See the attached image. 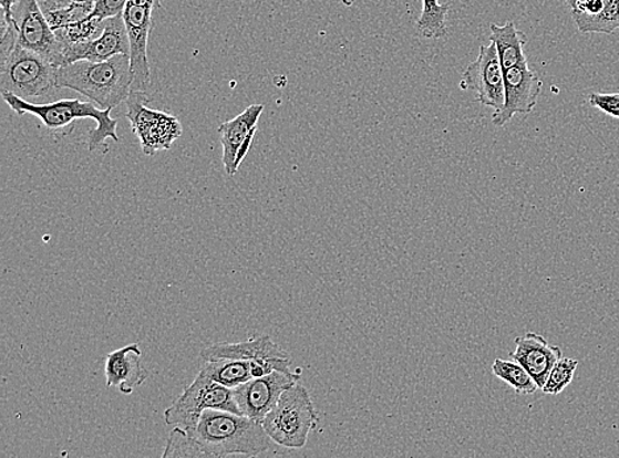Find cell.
I'll return each mask as SVG.
<instances>
[{
  "instance_id": "7",
  "label": "cell",
  "mask_w": 619,
  "mask_h": 458,
  "mask_svg": "<svg viewBox=\"0 0 619 458\" xmlns=\"http://www.w3.org/2000/svg\"><path fill=\"white\" fill-rule=\"evenodd\" d=\"M148 101L146 92H131L126 101V118L141 142L143 153L153 156L168 152L183 135V126L176 116L149 108Z\"/></svg>"
},
{
  "instance_id": "16",
  "label": "cell",
  "mask_w": 619,
  "mask_h": 458,
  "mask_svg": "<svg viewBox=\"0 0 619 458\" xmlns=\"http://www.w3.org/2000/svg\"><path fill=\"white\" fill-rule=\"evenodd\" d=\"M107 387H118L120 392L131 395L136 387L148 379V372L142 366V352L136 343L107 354L105 361Z\"/></svg>"
},
{
  "instance_id": "8",
  "label": "cell",
  "mask_w": 619,
  "mask_h": 458,
  "mask_svg": "<svg viewBox=\"0 0 619 458\" xmlns=\"http://www.w3.org/2000/svg\"><path fill=\"white\" fill-rule=\"evenodd\" d=\"M461 91L476 94L481 105L501 112L505 106V72L497 48L492 43L481 45L478 58L466 67L460 81Z\"/></svg>"
},
{
  "instance_id": "17",
  "label": "cell",
  "mask_w": 619,
  "mask_h": 458,
  "mask_svg": "<svg viewBox=\"0 0 619 458\" xmlns=\"http://www.w3.org/2000/svg\"><path fill=\"white\" fill-rule=\"evenodd\" d=\"M204 362L217 360H268L288 358L287 353L271 337L259 336L243 341V343L215 344L202 352Z\"/></svg>"
},
{
  "instance_id": "26",
  "label": "cell",
  "mask_w": 619,
  "mask_h": 458,
  "mask_svg": "<svg viewBox=\"0 0 619 458\" xmlns=\"http://www.w3.org/2000/svg\"><path fill=\"white\" fill-rule=\"evenodd\" d=\"M590 106L619 121V93H590Z\"/></svg>"
},
{
  "instance_id": "25",
  "label": "cell",
  "mask_w": 619,
  "mask_h": 458,
  "mask_svg": "<svg viewBox=\"0 0 619 458\" xmlns=\"http://www.w3.org/2000/svg\"><path fill=\"white\" fill-rule=\"evenodd\" d=\"M579 366V361L561 357L556 362L551 373L543 386V393L547 395H559L566 389L575 377V372Z\"/></svg>"
},
{
  "instance_id": "22",
  "label": "cell",
  "mask_w": 619,
  "mask_h": 458,
  "mask_svg": "<svg viewBox=\"0 0 619 458\" xmlns=\"http://www.w3.org/2000/svg\"><path fill=\"white\" fill-rule=\"evenodd\" d=\"M105 22L106 20L87 15L54 32H56L60 44L64 50L66 46L86 43V41L97 39L103 32V29H105Z\"/></svg>"
},
{
  "instance_id": "5",
  "label": "cell",
  "mask_w": 619,
  "mask_h": 458,
  "mask_svg": "<svg viewBox=\"0 0 619 458\" xmlns=\"http://www.w3.org/2000/svg\"><path fill=\"white\" fill-rule=\"evenodd\" d=\"M0 89L23 100L41 97L58 89V66L17 43L0 53Z\"/></svg>"
},
{
  "instance_id": "27",
  "label": "cell",
  "mask_w": 619,
  "mask_h": 458,
  "mask_svg": "<svg viewBox=\"0 0 619 458\" xmlns=\"http://www.w3.org/2000/svg\"><path fill=\"white\" fill-rule=\"evenodd\" d=\"M128 0H94L93 9L89 17L106 20L109 18L122 17Z\"/></svg>"
},
{
  "instance_id": "20",
  "label": "cell",
  "mask_w": 619,
  "mask_h": 458,
  "mask_svg": "<svg viewBox=\"0 0 619 458\" xmlns=\"http://www.w3.org/2000/svg\"><path fill=\"white\" fill-rule=\"evenodd\" d=\"M423 10L416 20L419 35L425 39H443L448 33L446 18L450 6L439 3V0H422Z\"/></svg>"
},
{
  "instance_id": "11",
  "label": "cell",
  "mask_w": 619,
  "mask_h": 458,
  "mask_svg": "<svg viewBox=\"0 0 619 458\" xmlns=\"http://www.w3.org/2000/svg\"><path fill=\"white\" fill-rule=\"evenodd\" d=\"M505 72V106L494 112V126L505 127L517 114L534 112L541 94L543 81L528 63H523Z\"/></svg>"
},
{
  "instance_id": "23",
  "label": "cell",
  "mask_w": 619,
  "mask_h": 458,
  "mask_svg": "<svg viewBox=\"0 0 619 458\" xmlns=\"http://www.w3.org/2000/svg\"><path fill=\"white\" fill-rule=\"evenodd\" d=\"M172 457H209L202 444L187 430L175 427L169 434L163 458Z\"/></svg>"
},
{
  "instance_id": "29",
  "label": "cell",
  "mask_w": 619,
  "mask_h": 458,
  "mask_svg": "<svg viewBox=\"0 0 619 458\" xmlns=\"http://www.w3.org/2000/svg\"><path fill=\"white\" fill-rule=\"evenodd\" d=\"M18 3V0H0L3 10V22L10 25H16V19L12 15L13 6Z\"/></svg>"
},
{
  "instance_id": "31",
  "label": "cell",
  "mask_w": 619,
  "mask_h": 458,
  "mask_svg": "<svg viewBox=\"0 0 619 458\" xmlns=\"http://www.w3.org/2000/svg\"><path fill=\"white\" fill-rule=\"evenodd\" d=\"M341 3L345 7H352L355 3V0H341Z\"/></svg>"
},
{
  "instance_id": "14",
  "label": "cell",
  "mask_w": 619,
  "mask_h": 458,
  "mask_svg": "<svg viewBox=\"0 0 619 458\" xmlns=\"http://www.w3.org/2000/svg\"><path fill=\"white\" fill-rule=\"evenodd\" d=\"M118 54H130V40L123 17L106 19L105 29L97 39L64 48L60 66L82 60L100 63Z\"/></svg>"
},
{
  "instance_id": "2",
  "label": "cell",
  "mask_w": 619,
  "mask_h": 458,
  "mask_svg": "<svg viewBox=\"0 0 619 458\" xmlns=\"http://www.w3.org/2000/svg\"><path fill=\"white\" fill-rule=\"evenodd\" d=\"M209 457H256L271 447L264 424L229 412L206 409L194 433Z\"/></svg>"
},
{
  "instance_id": "18",
  "label": "cell",
  "mask_w": 619,
  "mask_h": 458,
  "mask_svg": "<svg viewBox=\"0 0 619 458\" xmlns=\"http://www.w3.org/2000/svg\"><path fill=\"white\" fill-rule=\"evenodd\" d=\"M491 41L497 48L499 61L504 71L515 65L528 63L525 46L526 33L518 30L514 22L504 25H491Z\"/></svg>"
},
{
  "instance_id": "4",
  "label": "cell",
  "mask_w": 619,
  "mask_h": 458,
  "mask_svg": "<svg viewBox=\"0 0 619 458\" xmlns=\"http://www.w3.org/2000/svg\"><path fill=\"white\" fill-rule=\"evenodd\" d=\"M261 424L278 446L300 449L306 447L309 434L318 427L319 414L308 389L298 382L281 394L278 405Z\"/></svg>"
},
{
  "instance_id": "30",
  "label": "cell",
  "mask_w": 619,
  "mask_h": 458,
  "mask_svg": "<svg viewBox=\"0 0 619 458\" xmlns=\"http://www.w3.org/2000/svg\"><path fill=\"white\" fill-rule=\"evenodd\" d=\"M579 2H581V0H566V3L568 4L570 10H572L574 7Z\"/></svg>"
},
{
  "instance_id": "13",
  "label": "cell",
  "mask_w": 619,
  "mask_h": 458,
  "mask_svg": "<svg viewBox=\"0 0 619 458\" xmlns=\"http://www.w3.org/2000/svg\"><path fill=\"white\" fill-rule=\"evenodd\" d=\"M264 105H251L240 113L236 118L223 123L218 128L221 135V145L224 149L223 163L226 174L234 176L237 174L240 164L249 154L252 146L254 136L257 134L258 122Z\"/></svg>"
},
{
  "instance_id": "21",
  "label": "cell",
  "mask_w": 619,
  "mask_h": 458,
  "mask_svg": "<svg viewBox=\"0 0 619 458\" xmlns=\"http://www.w3.org/2000/svg\"><path fill=\"white\" fill-rule=\"evenodd\" d=\"M495 377L507 383L508 386L515 389L519 395H532L538 389V385L528 374L525 367L519 362L514 360L497 358L493 362L492 366Z\"/></svg>"
},
{
  "instance_id": "15",
  "label": "cell",
  "mask_w": 619,
  "mask_h": 458,
  "mask_svg": "<svg viewBox=\"0 0 619 458\" xmlns=\"http://www.w3.org/2000/svg\"><path fill=\"white\" fill-rule=\"evenodd\" d=\"M561 357L559 346L549 344L541 334L535 332L515 339V351L510 354V358L526 368L539 388L545 386L549 373Z\"/></svg>"
},
{
  "instance_id": "28",
  "label": "cell",
  "mask_w": 619,
  "mask_h": 458,
  "mask_svg": "<svg viewBox=\"0 0 619 458\" xmlns=\"http://www.w3.org/2000/svg\"><path fill=\"white\" fill-rule=\"evenodd\" d=\"M84 3L93 4L92 0H41L40 6L41 10L47 13L54 10L65 9V7L69 6Z\"/></svg>"
},
{
  "instance_id": "3",
  "label": "cell",
  "mask_w": 619,
  "mask_h": 458,
  "mask_svg": "<svg viewBox=\"0 0 619 458\" xmlns=\"http://www.w3.org/2000/svg\"><path fill=\"white\" fill-rule=\"evenodd\" d=\"M3 100L11 111L18 115L31 114L37 116L52 134L66 135L72 132L74 122L81 119H93L97 127L89 134V152L105 145L106 139L120 142L116 134L118 122L112 116L113 108L95 107L93 102H81L79 100H61L51 104L37 105L18 97V95L2 92Z\"/></svg>"
},
{
  "instance_id": "9",
  "label": "cell",
  "mask_w": 619,
  "mask_h": 458,
  "mask_svg": "<svg viewBox=\"0 0 619 458\" xmlns=\"http://www.w3.org/2000/svg\"><path fill=\"white\" fill-rule=\"evenodd\" d=\"M12 15L17 23L18 43L60 67L63 46L56 32L48 23L39 0H18L13 6Z\"/></svg>"
},
{
  "instance_id": "10",
  "label": "cell",
  "mask_w": 619,
  "mask_h": 458,
  "mask_svg": "<svg viewBox=\"0 0 619 458\" xmlns=\"http://www.w3.org/2000/svg\"><path fill=\"white\" fill-rule=\"evenodd\" d=\"M299 373L274 372L233 388L240 414L259 423L278 405L281 394L298 383Z\"/></svg>"
},
{
  "instance_id": "32",
  "label": "cell",
  "mask_w": 619,
  "mask_h": 458,
  "mask_svg": "<svg viewBox=\"0 0 619 458\" xmlns=\"http://www.w3.org/2000/svg\"><path fill=\"white\" fill-rule=\"evenodd\" d=\"M92 2H94V0H92Z\"/></svg>"
},
{
  "instance_id": "6",
  "label": "cell",
  "mask_w": 619,
  "mask_h": 458,
  "mask_svg": "<svg viewBox=\"0 0 619 458\" xmlns=\"http://www.w3.org/2000/svg\"><path fill=\"white\" fill-rule=\"evenodd\" d=\"M206 409L243 415L234 398L233 388L219 385L199 371L194 383L185 388L174 405L165 409L164 420L168 426L180 427L192 434Z\"/></svg>"
},
{
  "instance_id": "12",
  "label": "cell",
  "mask_w": 619,
  "mask_h": 458,
  "mask_svg": "<svg viewBox=\"0 0 619 458\" xmlns=\"http://www.w3.org/2000/svg\"><path fill=\"white\" fill-rule=\"evenodd\" d=\"M154 4L128 2L123 11L130 40L131 70L134 73L133 91L147 92L149 87L148 38L153 25Z\"/></svg>"
},
{
  "instance_id": "24",
  "label": "cell",
  "mask_w": 619,
  "mask_h": 458,
  "mask_svg": "<svg viewBox=\"0 0 619 458\" xmlns=\"http://www.w3.org/2000/svg\"><path fill=\"white\" fill-rule=\"evenodd\" d=\"M603 9L589 22L577 27L581 33L613 35L619 30V0H602Z\"/></svg>"
},
{
  "instance_id": "19",
  "label": "cell",
  "mask_w": 619,
  "mask_h": 458,
  "mask_svg": "<svg viewBox=\"0 0 619 458\" xmlns=\"http://www.w3.org/2000/svg\"><path fill=\"white\" fill-rule=\"evenodd\" d=\"M254 361L245 360H217L205 362L202 372L219 385L236 388L244 383L256 378L254 375Z\"/></svg>"
},
{
  "instance_id": "1",
  "label": "cell",
  "mask_w": 619,
  "mask_h": 458,
  "mask_svg": "<svg viewBox=\"0 0 619 458\" xmlns=\"http://www.w3.org/2000/svg\"><path fill=\"white\" fill-rule=\"evenodd\" d=\"M133 85L130 54L100 63L82 60L58 70V89H72L105 111L126 102Z\"/></svg>"
}]
</instances>
